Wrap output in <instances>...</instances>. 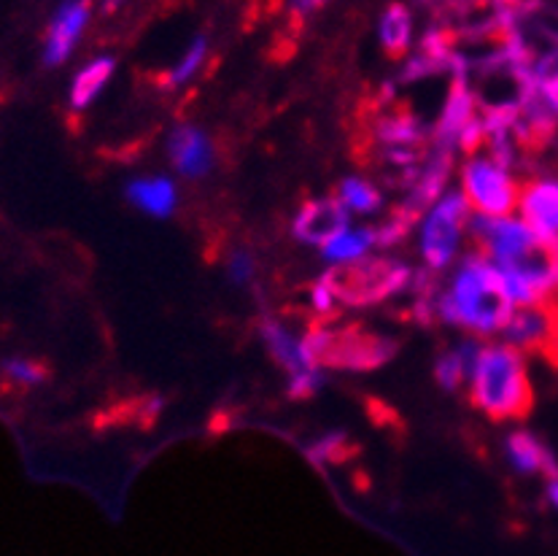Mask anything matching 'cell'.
Masks as SVG:
<instances>
[{"mask_svg": "<svg viewBox=\"0 0 558 556\" xmlns=\"http://www.w3.org/2000/svg\"><path fill=\"white\" fill-rule=\"evenodd\" d=\"M230 276L235 283H248L254 278V257L248 252H235L230 259Z\"/></svg>", "mask_w": 558, "mask_h": 556, "instance_id": "23", "label": "cell"}, {"mask_svg": "<svg viewBox=\"0 0 558 556\" xmlns=\"http://www.w3.org/2000/svg\"><path fill=\"white\" fill-rule=\"evenodd\" d=\"M113 68H117V62H113L111 57H98V60L87 62V65L76 73V78H73L71 84V95H68L73 111L87 109V106L98 98L102 87L108 84V78L113 76Z\"/></svg>", "mask_w": 558, "mask_h": 556, "instance_id": "15", "label": "cell"}, {"mask_svg": "<svg viewBox=\"0 0 558 556\" xmlns=\"http://www.w3.org/2000/svg\"><path fill=\"white\" fill-rule=\"evenodd\" d=\"M470 406L492 422L529 419L534 411V389L521 349L510 343L483 346L470 378Z\"/></svg>", "mask_w": 558, "mask_h": 556, "instance_id": "2", "label": "cell"}, {"mask_svg": "<svg viewBox=\"0 0 558 556\" xmlns=\"http://www.w3.org/2000/svg\"><path fill=\"white\" fill-rule=\"evenodd\" d=\"M508 457L512 462V468L518 473H526V475H545V479H556L558 475V462L554 454L548 451L532 433L526 430H515V433L508 435Z\"/></svg>", "mask_w": 558, "mask_h": 556, "instance_id": "12", "label": "cell"}, {"mask_svg": "<svg viewBox=\"0 0 558 556\" xmlns=\"http://www.w3.org/2000/svg\"><path fill=\"white\" fill-rule=\"evenodd\" d=\"M373 246H375L373 227H359V230H345L340 232L338 238H332V241L322 249V254L327 263L343 265V263H354L359 257H367V252Z\"/></svg>", "mask_w": 558, "mask_h": 556, "instance_id": "16", "label": "cell"}, {"mask_svg": "<svg viewBox=\"0 0 558 556\" xmlns=\"http://www.w3.org/2000/svg\"><path fill=\"white\" fill-rule=\"evenodd\" d=\"M466 225H470V203L461 192H448L435 203L421 230V257H424L426 270L442 274L451 268Z\"/></svg>", "mask_w": 558, "mask_h": 556, "instance_id": "6", "label": "cell"}, {"mask_svg": "<svg viewBox=\"0 0 558 556\" xmlns=\"http://www.w3.org/2000/svg\"><path fill=\"white\" fill-rule=\"evenodd\" d=\"M128 201L149 217L165 219L173 214L179 197H175L173 181L162 179V176H144V179H135L128 184Z\"/></svg>", "mask_w": 558, "mask_h": 556, "instance_id": "13", "label": "cell"}, {"mask_svg": "<svg viewBox=\"0 0 558 556\" xmlns=\"http://www.w3.org/2000/svg\"><path fill=\"white\" fill-rule=\"evenodd\" d=\"M307 454H311L313 462H318V464H324V462L343 464V462H351V459L356 457V446L349 435L332 433V435H324L322 440H316Z\"/></svg>", "mask_w": 558, "mask_h": 556, "instance_id": "18", "label": "cell"}, {"mask_svg": "<svg viewBox=\"0 0 558 556\" xmlns=\"http://www.w3.org/2000/svg\"><path fill=\"white\" fill-rule=\"evenodd\" d=\"M168 157L181 176L201 179L214 166V146L203 130L181 124L168 138Z\"/></svg>", "mask_w": 558, "mask_h": 556, "instance_id": "10", "label": "cell"}, {"mask_svg": "<svg viewBox=\"0 0 558 556\" xmlns=\"http://www.w3.org/2000/svg\"><path fill=\"white\" fill-rule=\"evenodd\" d=\"M5 376L14 384H22V387H38L49 378V371L36 360H9L3 365Z\"/></svg>", "mask_w": 558, "mask_h": 556, "instance_id": "21", "label": "cell"}, {"mask_svg": "<svg viewBox=\"0 0 558 556\" xmlns=\"http://www.w3.org/2000/svg\"><path fill=\"white\" fill-rule=\"evenodd\" d=\"M205 55H208V41H205V38H195V41H192V47L186 49V55L179 60V65H175L173 71L165 73V76H159V87L175 89V87H181L184 82H190L192 73L203 65Z\"/></svg>", "mask_w": 558, "mask_h": 556, "instance_id": "19", "label": "cell"}, {"mask_svg": "<svg viewBox=\"0 0 558 556\" xmlns=\"http://www.w3.org/2000/svg\"><path fill=\"white\" fill-rule=\"evenodd\" d=\"M435 378H437V384H440V387L446 391H459L466 382H470L464 362H461L459 349H448V351H442L440 356H437Z\"/></svg>", "mask_w": 558, "mask_h": 556, "instance_id": "20", "label": "cell"}, {"mask_svg": "<svg viewBox=\"0 0 558 556\" xmlns=\"http://www.w3.org/2000/svg\"><path fill=\"white\" fill-rule=\"evenodd\" d=\"M119 3H124V0H106V11H113Z\"/></svg>", "mask_w": 558, "mask_h": 556, "instance_id": "26", "label": "cell"}, {"mask_svg": "<svg viewBox=\"0 0 558 556\" xmlns=\"http://www.w3.org/2000/svg\"><path fill=\"white\" fill-rule=\"evenodd\" d=\"M324 3H327V0H294V11H298V14H305V11L322 9Z\"/></svg>", "mask_w": 558, "mask_h": 556, "instance_id": "24", "label": "cell"}, {"mask_svg": "<svg viewBox=\"0 0 558 556\" xmlns=\"http://www.w3.org/2000/svg\"><path fill=\"white\" fill-rule=\"evenodd\" d=\"M338 197L349 214H375L384 206V195H380L378 186L369 184L367 179H345L343 184L338 186Z\"/></svg>", "mask_w": 558, "mask_h": 556, "instance_id": "17", "label": "cell"}, {"mask_svg": "<svg viewBox=\"0 0 558 556\" xmlns=\"http://www.w3.org/2000/svg\"><path fill=\"white\" fill-rule=\"evenodd\" d=\"M413 38V16L402 3H391L380 16V49L389 60H402Z\"/></svg>", "mask_w": 558, "mask_h": 556, "instance_id": "14", "label": "cell"}, {"mask_svg": "<svg viewBox=\"0 0 558 556\" xmlns=\"http://www.w3.org/2000/svg\"><path fill=\"white\" fill-rule=\"evenodd\" d=\"M515 303H512L505 278L497 265L481 252H466L457 274L440 289L437 316L446 325L461 327L470 335H497L508 327Z\"/></svg>", "mask_w": 558, "mask_h": 556, "instance_id": "1", "label": "cell"}, {"mask_svg": "<svg viewBox=\"0 0 558 556\" xmlns=\"http://www.w3.org/2000/svg\"><path fill=\"white\" fill-rule=\"evenodd\" d=\"M349 230V208L338 197H316L307 201L292 222V232L300 243L324 249L332 238Z\"/></svg>", "mask_w": 558, "mask_h": 556, "instance_id": "7", "label": "cell"}, {"mask_svg": "<svg viewBox=\"0 0 558 556\" xmlns=\"http://www.w3.org/2000/svg\"><path fill=\"white\" fill-rule=\"evenodd\" d=\"M461 195L477 217L505 219L518 208L521 184L508 168L497 166L488 157H470L459 170Z\"/></svg>", "mask_w": 558, "mask_h": 556, "instance_id": "5", "label": "cell"}, {"mask_svg": "<svg viewBox=\"0 0 558 556\" xmlns=\"http://www.w3.org/2000/svg\"><path fill=\"white\" fill-rule=\"evenodd\" d=\"M89 11H93V0H65L57 9L47 31V41H44V62L47 65H62L71 57L73 47L87 27Z\"/></svg>", "mask_w": 558, "mask_h": 556, "instance_id": "9", "label": "cell"}, {"mask_svg": "<svg viewBox=\"0 0 558 556\" xmlns=\"http://www.w3.org/2000/svg\"><path fill=\"white\" fill-rule=\"evenodd\" d=\"M259 335L265 340L267 351L276 360V365L281 371H287V376H300L305 371H316V367L307 365L303 354V338H294V333L289 330L283 322L278 319H262L259 322Z\"/></svg>", "mask_w": 558, "mask_h": 556, "instance_id": "11", "label": "cell"}, {"mask_svg": "<svg viewBox=\"0 0 558 556\" xmlns=\"http://www.w3.org/2000/svg\"><path fill=\"white\" fill-rule=\"evenodd\" d=\"M322 278L340 309H373L408 292L413 270L391 257H359L354 263L335 265Z\"/></svg>", "mask_w": 558, "mask_h": 556, "instance_id": "4", "label": "cell"}, {"mask_svg": "<svg viewBox=\"0 0 558 556\" xmlns=\"http://www.w3.org/2000/svg\"><path fill=\"white\" fill-rule=\"evenodd\" d=\"M400 351V343L389 335H380L362 322H316L307 325L303 335V354L307 365L316 371H345V373H369L389 365Z\"/></svg>", "mask_w": 558, "mask_h": 556, "instance_id": "3", "label": "cell"}, {"mask_svg": "<svg viewBox=\"0 0 558 556\" xmlns=\"http://www.w3.org/2000/svg\"><path fill=\"white\" fill-rule=\"evenodd\" d=\"M548 503L558 510V475L556 479H548Z\"/></svg>", "mask_w": 558, "mask_h": 556, "instance_id": "25", "label": "cell"}, {"mask_svg": "<svg viewBox=\"0 0 558 556\" xmlns=\"http://www.w3.org/2000/svg\"><path fill=\"white\" fill-rule=\"evenodd\" d=\"M518 208L523 222L537 235L558 241V176H534L523 181Z\"/></svg>", "mask_w": 558, "mask_h": 556, "instance_id": "8", "label": "cell"}, {"mask_svg": "<svg viewBox=\"0 0 558 556\" xmlns=\"http://www.w3.org/2000/svg\"><path fill=\"white\" fill-rule=\"evenodd\" d=\"M322 371H305L300 373V376L289 378V397H292V400H311V397L322 389Z\"/></svg>", "mask_w": 558, "mask_h": 556, "instance_id": "22", "label": "cell"}]
</instances>
